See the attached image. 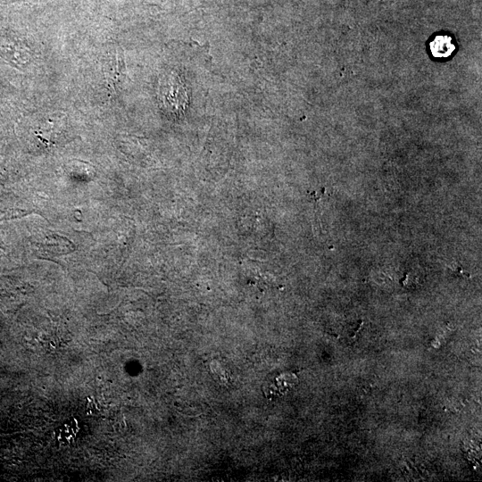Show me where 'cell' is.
Returning a JSON list of instances; mask_svg holds the SVG:
<instances>
[{
	"instance_id": "6da1fadb",
	"label": "cell",
	"mask_w": 482,
	"mask_h": 482,
	"mask_svg": "<svg viewBox=\"0 0 482 482\" xmlns=\"http://www.w3.org/2000/svg\"><path fill=\"white\" fill-rule=\"evenodd\" d=\"M456 46L453 37L445 33L436 35L429 42V50L435 58L449 57L455 50Z\"/></svg>"
}]
</instances>
